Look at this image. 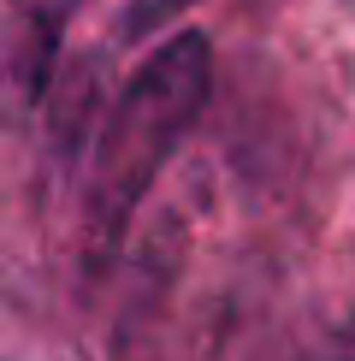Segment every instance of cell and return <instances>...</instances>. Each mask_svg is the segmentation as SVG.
Wrapping results in <instances>:
<instances>
[{
	"mask_svg": "<svg viewBox=\"0 0 355 361\" xmlns=\"http://www.w3.org/2000/svg\"><path fill=\"white\" fill-rule=\"evenodd\" d=\"M207 89H213V48L201 30H178L142 59V71L113 101L95 137V172H89V231L101 249L130 225L137 202L166 172L172 148L207 107Z\"/></svg>",
	"mask_w": 355,
	"mask_h": 361,
	"instance_id": "6da1fadb",
	"label": "cell"
},
{
	"mask_svg": "<svg viewBox=\"0 0 355 361\" xmlns=\"http://www.w3.org/2000/svg\"><path fill=\"white\" fill-rule=\"evenodd\" d=\"M196 0H137V6L125 12V36H142V30H160L166 18H178V12H189Z\"/></svg>",
	"mask_w": 355,
	"mask_h": 361,
	"instance_id": "7a4b0ae2",
	"label": "cell"
},
{
	"mask_svg": "<svg viewBox=\"0 0 355 361\" xmlns=\"http://www.w3.org/2000/svg\"><path fill=\"white\" fill-rule=\"evenodd\" d=\"M349 350H355V332H349Z\"/></svg>",
	"mask_w": 355,
	"mask_h": 361,
	"instance_id": "3957f363",
	"label": "cell"
}]
</instances>
